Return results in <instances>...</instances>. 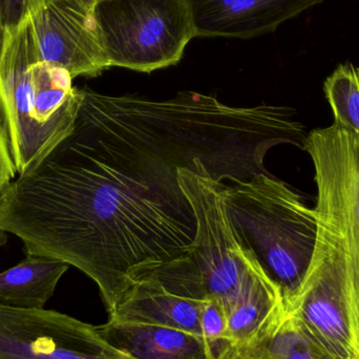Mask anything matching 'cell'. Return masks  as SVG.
<instances>
[{
  "instance_id": "6da1fadb",
  "label": "cell",
  "mask_w": 359,
  "mask_h": 359,
  "mask_svg": "<svg viewBox=\"0 0 359 359\" xmlns=\"http://www.w3.org/2000/svg\"><path fill=\"white\" fill-rule=\"evenodd\" d=\"M81 94L71 134L0 192V231L20 238L25 255L92 278L109 316L194 243L182 168L219 182L269 174L268 151L303 149L307 137L287 107H230L194 92L168 100Z\"/></svg>"
},
{
  "instance_id": "7a4b0ae2",
  "label": "cell",
  "mask_w": 359,
  "mask_h": 359,
  "mask_svg": "<svg viewBox=\"0 0 359 359\" xmlns=\"http://www.w3.org/2000/svg\"><path fill=\"white\" fill-rule=\"evenodd\" d=\"M179 182L196 217L194 243L183 257L154 270L141 280H151L184 299H215L228 313L272 280L241 244L226 209L222 182L189 168L180 170Z\"/></svg>"
},
{
  "instance_id": "3957f363",
  "label": "cell",
  "mask_w": 359,
  "mask_h": 359,
  "mask_svg": "<svg viewBox=\"0 0 359 359\" xmlns=\"http://www.w3.org/2000/svg\"><path fill=\"white\" fill-rule=\"evenodd\" d=\"M221 189L241 244L278 286L288 307L313 257L318 229L314 208L270 174L222 182Z\"/></svg>"
},
{
  "instance_id": "277c9868",
  "label": "cell",
  "mask_w": 359,
  "mask_h": 359,
  "mask_svg": "<svg viewBox=\"0 0 359 359\" xmlns=\"http://www.w3.org/2000/svg\"><path fill=\"white\" fill-rule=\"evenodd\" d=\"M94 15L111 67L151 73L172 67L196 37L185 0H102Z\"/></svg>"
},
{
  "instance_id": "5b68a950",
  "label": "cell",
  "mask_w": 359,
  "mask_h": 359,
  "mask_svg": "<svg viewBox=\"0 0 359 359\" xmlns=\"http://www.w3.org/2000/svg\"><path fill=\"white\" fill-rule=\"evenodd\" d=\"M304 151L313 162L316 217L343 241L349 278L350 322L359 358V137L337 123L312 130Z\"/></svg>"
},
{
  "instance_id": "8992f818",
  "label": "cell",
  "mask_w": 359,
  "mask_h": 359,
  "mask_svg": "<svg viewBox=\"0 0 359 359\" xmlns=\"http://www.w3.org/2000/svg\"><path fill=\"white\" fill-rule=\"evenodd\" d=\"M318 222L309 270L287 311L325 358L359 359L350 322L349 278L343 241L337 230L318 217Z\"/></svg>"
},
{
  "instance_id": "52a82bcc",
  "label": "cell",
  "mask_w": 359,
  "mask_h": 359,
  "mask_svg": "<svg viewBox=\"0 0 359 359\" xmlns=\"http://www.w3.org/2000/svg\"><path fill=\"white\" fill-rule=\"evenodd\" d=\"M39 60L33 27L25 13L17 25L6 27L0 48V124L18 175L56 147L34 120V67Z\"/></svg>"
},
{
  "instance_id": "ba28073f",
  "label": "cell",
  "mask_w": 359,
  "mask_h": 359,
  "mask_svg": "<svg viewBox=\"0 0 359 359\" xmlns=\"http://www.w3.org/2000/svg\"><path fill=\"white\" fill-rule=\"evenodd\" d=\"M94 11L76 0H27L40 60L62 67L73 79L109 69Z\"/></svg>"
},
{
  "instance_id": "9c48e42d",
  "label": "cell",
  "mask_w": 359,
  "mask_h": 359,
  "mask_svg": "<svg viewBox=\"0 0 359 359\" xmlns=\"http://www.w3.org/2000/svg\"><path fill=\"white\" fill-rule=\"evenodd\" d=\"M323 0H185L196 37L249 39L272 33Z\"/></svg>"
},
{
  "instance_id": "30bf717a",
  "label": "cell",
  "mask_w": 359,
  "mask_h": 359,
  "mask_svg": "<svg viewBox=\"0 0 359 359\" xmlns=\"http://www.w3.org/2000/svg\"><path fill=\"white\" fill-rule=\"evenodd\" d=\"M97 329L109 345L135 359H219L202 335L179 329L114 318Z\"/></svg>"
},
{
  "instance_id": "8fae6325",
  "label": "cell",
  "mask_w": 359,
  "mask_h": 359,
  "mask_svg": "<svg viewBox=\"0 0 359 359\" xmlns=\"http://www.w3.org/2000/svg\"><path fill=\"white\" fill-rule=\"evenodd\" d=\"M201 305L202 302L172 294L155 283L144 280L135 285L109 318L202 335Z\"/></svg>"
},
{
  "instance_id": "7c38bea8",
  "label": "cell",
  "mask_w": 359,
  "mask_h": 359,
  "mask_svg": "<svg viewBox=\"0 0 359 359\" xmlns=\"http://www.w3.org/2000/svg\"><path fill=\"white\" fill-rule=\"evenodd\" d=\"M69 267V264L60 259L27 255L14 267L0 272V305L17 309H43Z\"/></svg>"
},
{
  "instance_id": "4fadbf2b",
  "label": "cell",
  "mask_w": 359,
  "mask_h": 359,
  "mask_svg": "<svg viewBox=\"0 0 359 359\" xmlns=\"http://www.w3.org/2000/svg\"><path fill=\"white\" fill-rule=\"evenodd\" d=\"M286 314L280 289L274 283H267L228 312V337L238 349L246 347Z\"/></svg>"
},
{
  "instance_id": "5bb4252c",
  "label": "cell",
  "mask_w": 359,
  "mask_h": 359,
  "mask_svg": "<svg viewBox=\"0 0 359 359\" xmlns=\"http://www.w3.org/2000/svg\"><path fill=\"white\" fill-rule=\"evenodd\" d=\"M322 356L287 311L259 339L240 348L236 359H318Z\"/></svg>"
},
{
  "instance_id": "9a60e30c",
  "label": "cell",
  "mask_w": 359,
  "mask_h": 359,
  "mask_svg": "<svg viewBox=\"0 0 359 359\" xmlns=\"http://www.w3.org/2000/svg\"><path fill=\"white\" fill-rule=\"evenodd\" d=\"M325 94L335 123L359 137V77L351 65H341L325 81Z\"/></svg>"
},
{
  "instance_id": "2e32d148",
  "label": "cell",
  "mask_w": 359,
  "mask_h": 359,
  "mask_svg": "<svg viewBox=\"0 0 359 359\" xmlns=\"http://www.w3.org/2000/svg\"><path fill=\"white\" fill-rule=\"evenodd\" d=\"M17 170L11 156L8 139L0 124V192L16 177Z\"/></svg>"
},
{
  "instance_id": "e0dca14e",
  "label": "cell",
  "mask_w": 359,
  "mask_h": 359,
  "mask_svg": "<svg viewBox=\"0 0 359 359\" xmlns=\"http://www.w3.org/2000/svg\"><path fill=\"white\" fill-rule=\"evenodd\" d=\"M27 0H0L4 25L13 27L17 25L25 13Z\"/></svg>"
},
{
  "instance_id": "ac0fdd59",
  "label": "cell",
  "mask_w": 359,
  "mask_h": 359,
  "mask_svg": "<svg viewBox=\"0 0 359 359\" xmlns=\"http://www.w3.org/2000/svg\"><path fill=\"white\" fill-rule=\"evenodd\" d=\"M76 1H78L80 4H82V6H86V8L95 10V6H96L99 2L102 1V0H76Z\"/></svg>"
},
{
  "instance_id": "d6986e66",
  "label": "cell",
  "mask_w": 359,
  "mask_h": 359,
  "mask_svg": "<svg viewBox=\"0 0 359 359\" xmlns=\"http://www.w3.org/2000/svg\"><path fill=\"white\" fill-rule=\"evenodd\" d=\"M4 29H6V25H4V16H2L1 4H0V48H1L2 41H4Z\"/></svg>"
},
{
  "instance_id": "ffe728a7",
  "label": "cell",
  "mask_w": 359,
  "mask_h": 359,
  "mask_svg": "<svg viewBox=\"0 0 359 359\" xmlns=\"http://www.w3.org/2000/svg\"><path fill=\"white\" fill-rule=\"evenodd\" d=\"M318 359H332L329 358H325V356H322V358H318Z\"/></svg>"
},
{
  "instance_id": "44dd1931",
  "label": "cell",
  "mask_w": 359,
  "mask_h": 359,
  "mask_svg": "<svg viewBox=\"0 0 359 359\" xmlns=\"http://www.w3.org/2000/svg\"><path fill=\"white\" fill-rule=\"evenodd\" d=\"M358 77H359V69H358Z\"/></svg>"
}]
</instances>
